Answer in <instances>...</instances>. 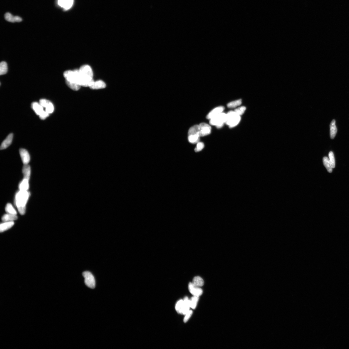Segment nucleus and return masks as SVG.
<instances>
[{
  "instance_id": "nucleus-9",
  "label": "nucleus",
  "mask_w": 349,
  "mask_h": 349,
  "mask_svg": "<svg viewBox=\"0 0 349 349\" xmlns=\"http://www.w3.org/2000/svg\"><path fill=\"white\" fill-rule=\"evenodd\" d=\"M19 151L23 163L24 165L28 164L30 160V157L28 151L22 148Z\"/></svg>"
},
{
  "instance_id": "nucleus-38",
  "label": "nucleus",
  "mask_w": 349,
  "mask_h": 349,
  "mask_svg": "<svg viewBox=\"0 0 349 349\" xmlns=\"http://www.w3.org/2000/svg\"><path fill=\"white\" fill-rule=\"evenodd\" d=\"M49 114L44 110L39 115V117L41 119L44 120L48 117V116H49Z\"/></svg>"
},
{
  "instance_id": "nucleus-29",
  "label": "nucleus",
  "mask_w": 349,
  "mask_h": 349,
  "mask_svg": "<svg viewBox=\"0 0 349 349\" xmlns=\"http://www.w3.org/2000/svg\"><path fill=\"white\" fill-rule=\"evenodd\" d=\"M183 300L181 299L178 301L176 303L175 309L177 313L182 314L183 306Z\"/></svg>"
},
{
  "instance_id": "nucleus-19",
  "label": "nucleus",
  "mask_w": 349,
  "mask_h": 349,
  "mask_svg": "<svg viewBox=\"0 0 349 349\" xmlns=\"http://www.w3.org/2000/svg\"><path fill=\"white\" fill-rule=\"evenodd\" d=\"M330 137L331 139H333L335 136L337 132V129L335 125V120H333L331 123L330 125Z\"/></svg>"
},
{
  "instance_id": "nucleus-7",
  "label": "nucleus",
  "mask_w": 349,
  "mask_h": 349,
  "mask_svg": "<svg viewBox=\"0 0 349 349\" xmlns=\"http://www.w3.org/2000/svg\"><path fill=\"white\" fill-rule=\"evenodd\" d=\"M63 76L66 79V80L71 82L77 83L76 74L74 71L68 70L66 71L64 73Z\"/></svg>"
},
{
  "instance_id": "nucleus-5",
  "label": "nucleus",
  "mask_w": 349,
  "mask_h": 349,
  "mask_svg": "<svg viewBox=\"0 0 349 349\" xmlns=\"http://www.w3.org/2000/svg\"><path fill=\"white\" fill-rule=\"evenodd\" d=\"M199 127L200 137H204L211 134L212 128L209 125L204 123H201L199 125Z\"/></svg>"
},
{
  "instance_id": "nucleus-15",
  "label": "nucleus",
  "mask_w": 349,
  "mask_h": 349,
  "mask_svg": "<svg viewBox=\"0 0 349 349\" xmlns=\"http://www.w3.org/2000/svg\"><path fill=\"white\" fill-rule=\"evenodd\" d=\"M14 224V221L3 222L0 225V231L2 232L7 230L11 228Z\"/></svg>"
},
{
  "instance_id": "nucleus-31",
  "label": "nucleus",
  "mask_w": 349,
  "mask_h": 349,
  "mask_svg": "<svg viewBox=\"0 0 349 349\" xmlns=\"http://www.w3.org/2000/svg\"><path fill=\"white\" fill-rule=\"evenodd\" d=\"M241 103V100L239 99L229 103H228L227 105L228 107L229 108H234L237 107L239 106L240 105Z\"/></svg>"
},
{
  "instance_id": "nucleus-27",
  "label": "nucleus",
  "mask_w": 349,
  "mask_h": 349,
  "mask_svg": "<svg viewBox=\"0 0 349 349\" xmlns=\"http://www.w3.org/2000/svg\"><path fill=\"white\" fill-rule=\"evenodd\" d=\"M8 68L7 64L5 61H2L0 64V74L4 75L7 73Z\"/></svg>"
},
{
  "instance_id": "nucleus-36",
  "label": "nucleus",
  "mask_w": 349,
  "mask_h": 349,
  "mask_svg": "<svg viewBox=\"0 0 349 349\" xmlns=\"http://www.w3.org/2000/svg\"><path fill=\"white\" fill-rule=\"evenodd\" d=\"M192 313L193 312L191 310H189V311L186 313L185 315V316L184 317L183 320L184 323H186L189 321V320L192 315Z\"/></svg>"
},
{
  "instance_id": "nucleus-1",
  "label": "nucleus",
  "mask_w": 349,
  "mask_h": 349,
  "mask_svg": "<svg viewBox=\"0 0 349 349\" xmlns=\"http://www.w3.org/2000/svg\"><path fill=\"white\" fill-rule=\"evenodd\" d=\"M30 193L28 191H19L16 193L14 203L19 212L22 215L25 214L26 212V205L28 201Z\"/></svg>"
},
{
  "instance_id": "nucleus-12",
  "label": "nucleus",
  "mask_w": 349,
  "mask_h": 349,
  "mask_svg": "<svg viewBox=\"0 0 349 349\" xmlns=\"http://www.w3.org/2000/svg\"><path fill=\"white\" fill-rule=\"evenodd\" d=\"M14 135L11 133L9 134L7 137L2 142L1 146V150H3L8 147L12 143Z\"/></svg>"
},
{
  "instance_id": "nucleus-18",
  "label": "nucleus",
  "mask_w": 349,
  "mask_h": 349,
  "mask_svg": "<svg viewBox=\"0 0 349 349\" xmlns=\"http://www.w3.org/2000/svg\"><path fill=\"white\" fill-rule=\"evenodd\" d=\"M22 173H23L24 179L29 180L31 174V169L30 166L27 165H24L22 168Z\"/></svg>"
},
{
  "instance_id": "nucleus-26",
  "label": "nucleus",
  "mask_w": 349,
  "mask_h": 349,
  "mask_svg": "<svg viewBox=\"0 0 349 349\" xmlns=\"http://www.w3.org/2000/svg\"><path fill=\"white\" fill-rule=\"evenodd\" d=\"M199 297L193 296L190 300V308L194 309L197 306L199 300Z\"/></svg>"
},
{
  "instance_id": "nucleus-6",
  "label": "nucleus",
  "mask_w": 349,
  "mask_h": 349,
  "mask_svg": "<svg viewBox=\"0 0 349 349\" xmlns=\"http://www.w3.org/2000/svg\"><path fill=\"white\" fill-rule=\"evenodd\" d=\"M188 288L189 292L193 296L199 297L202 295L203 293L202 289L194 286L192 283H189Z\"/></svg>"
},
{
  "instance_id": "nucleus-3",
  "label": "nucleus",
  "mask_w": 349,
  "mask_h": 349,
  "mask_svg": "<svg viewBox=\"0 0 349 349\" xmlns=\"http://www.w3.org/2000/svg\"><path fill=\"white\" fill-rule=\"evenodd\" d=\"M226 119V114L222 113L210 119V124L215 125L217 128H221L225 123Z\"/></svg>"
},
{
  "instance_id": "nucleus-35",
  "label": "nucleus",
  "mask_w": 349,
  "mask_h": 349,
  "mask_svg": "<svg viewBox=\"0 0 349 349\" xmlns=\"http://www.w3.org/2000/svg\"><path fill=\"white\" fill-rule=\"evenodd\" d=\"M204 147V145L202 142H199L197 143V146L195 149L196 152L201 151Z\"/></svg>"
},
{
  "instance_id": "nucleus-11",
  "label": "nucleus",
  "mask_w": 349,
  "mask_h": 349,
  "mask_svg": "<svg viewBox=\"0 0 349 349\" xmlns=\"http://www.w3.org/2000/svg\"><path fill=\"white\" fill-rule=\"evenodd\" d=\"M224 110V107L222 106H219L218 107L213 109L211 112H209L207 115V118L210 120L212 118L215 117V116L223 112V111Z\"/></svg>"
},
{
  "instance_id": "nucleus-24",
  "label": "nucleus",
  "mask_w": 349,
  "mask_h": 349,
  "mask_svg": "<svg viewBox=\"0 0 349 349\" xmlns=\"http://www.w3.org/2000/svg\"><path fill=\"white\" fill-rule=\"evenodd\" d=\"M200 137L199 134L189 135H188V140L190 143L197 144L199 142Z\"/></svg>"
},
{
  "instance_id": "nucleus-14",
  "label": "nucleus",
  "mask_w": 349,
  "mask_h": 349,
  "mask_svg": "<svg viewBox=\"0 0 349 349\" xmlns=\"http://www.w3.org/2000/svg\"><path fill=\"white\" fill-rule=\"evenodd\" d=\"M31 107L37 115L39 116L44 110L39 103L34 102L32 103Z\"/></svg>"
},
{
  "instance_id": "nucleus-8",
  "label": "nucleus",
  "mask_w": 349,
  "mask_h": 349,
  "mask_svg": "<svg viewBox=\"0 0 349 349\" xmlns=\"http://www.w3.org/2000/svg\"><path fill=\"white\" fill-rule=\"evenodd\" d=\"M80 72L82 75L90 77L93 78V73L92 70L89 66L88 65H84L81 67L79 70Z\"/></svg>"
},
{
  "instance_id": "nucleus-33",
  "label": "nucleus",
  "mask_w": 349,
  "mask_h": 349,
  "mask_svg": "<svg viewBox=\"0 0 349 349\" xmlns=\"http://www.w3.org/2000/svg\"><path fill=\"white\" fill-rule=\"evenodd\" d=\"M45 111L47 112L48 114H51L52 113L54 110V107L52 103L50 102L49 103L45 108Z\"/></svg>"
},
{
  "instance_id": "nucleus-13",
  "label": "nucleus",
  "mask_w": 349,
  "mask_h": 349,
  "mask_svg": "<svg viewBox=\"0 0 349 349\" xmlns=\"http://www.w3.org/2000/svg\"><path fill=\"white\" fill-rule=\"evenodd\" d=\"M5 18L6 21L11 22H19L22 21V18L18 16H14L10 13H6L5 15Z\"/></svg>"
},
{
  "instance_id": "nucleus-4",
  "label": "nucleus",
  "mask_w": 349,
  "mask_h": 349,
  "mask_svg": "<svg viewBox=\"0 0 349 349\" xmlns=\"http://www.w3.org/2000/svg\"><path fill=\"white\" fill-rule=\"evenodd\" d=\"M83 276L85 278L86 285L90 288H94L95 286V281L93 274L89 271H85L83 273Z\"/></svg>"
},
{
  "instance_id": "nucleus-30",
  "label": "nucleus",
  "mask_w": 349,
  "mask_h": 349,
  "mask_svg": "<svg viewBox=\"0 0 349 349\" xmlns=\"http://www.w3.org/2000/svg\"><path fill=\"white\" fill-rule=\"evenodd\" d=\"M199 125H195L191 127L189 129L188 132V135L199 134Z\"/></svg>"
},
{
  "instance_id": "nucleus-37",
  "label": "nucleus",
  "mask_w": 349,
  "mask_h": 349,
  "mask_svg": "<svg viewBox=\"0 0 349 349\" xmlns=\"http://www.w3.org/2000/svg\"><path fill=\"white\" fill-rule=\"evenodd\" d=\"M50 101L45 99H41L40 100L39 103L43 108H45Z\"/></svg>"
},
{
  "instance_id": "nucleus-23",
  "label": "nucleus",
  "mask_w": 349,
  "mask_h": 349,
  "mask_svg": "<svg viewBox=\"0 0 349 349\" xmlns=\"http://www.w3.org/2000/svg\"><path fill=\"white\" fill-rule=\"evenodd\" d=\"M323 164L326 170H327L328 172L329 173H331L332 172L333 168L329 158L327 157H324L323 158Z\"/></svg>"
},
{
  "instance_id": "nucleus-20",
  "label": "nucleus",
  "mask_w": 349,
  "mask_h": 349,
  "mask_svg": "<svg viewBox=\"0 0 349 349\" xmlns=\"http://www.w3.org/2000/svg\"><path fill=\"white\" fill-rule=\"evenodd\" d=\"M18 219L17 215L6 213L2 216V220L3 222H12Z\"/></svg>"
},
{
  "instance_id": "nucleus-21",
  "label": "nucleus",
  "mask_w": 349,
  "mask_h": 349,
  "mask_svg": "<svg viewBox=\"0 0 349 349\" xmlns=\"http://www.w3.org/2000/svg\"><path fill=\"white\" fill-rule=\"evenodd\" d=\"M194 286L197 287H201L204 284V281L201 277L199 276L193 278L192 282Z\"/></svg>"
},
{
  "instance_id": "nucleus-16",
  "label": "nucleus",
  "mask_w": 349,
  "mask_h": 349,
  "mask_svg": "<svg viewBox=\"0 0 349 349\" xmlns=\"http://www.w3.org/2000/svg\"><path fill=\"white\" fill-rule=\"evenodd\" d=\"M183 300V306L181 314L185 315L190 310V300L187 297H185Z\"/></svg>"
},
{
  "instance_id": "nucleus-22",
  "label": "nucleus",
  "mask_w": 349,
  "mask_h": 349,
  "mask_svg": "<svg viewBox=\"0 0 349 349\" xmlns=\"http://www.w3.org/2000/svg\"><path fill=\"white\" fill-rule=\"evenodd\" d=\"M19 190L21 191H28L29 189V180L24 179L19 185Z\"/></svg>"
},
{
  "instance_id": "nucleus-2",
  "label": "nucleus",
  "mask_w": 349,
  "mask_h": 349,
  "mask_svg": "<svg viewBox=\"0 0 349 349\" xmlns=\"http://www.w3.org/2000/svg\"><path fill=\"white\" fill-rule=\"evenodd\" d=\"M241 116L238 115L234 111H230L226 114V119L225 123L229 125V128L234 127L237 125L240 122Z\"/></svg>"
},
{
  "instance_id": "nucleus-17",
  "label": "nucleus",
  "mask_w": 349,
  "mask_h": 349,
  "mask_svg": "<svg viewBox=\"0 0 349 349\" xmlns=\"http://www.w3.org/2000/svg\"><path fill=\"white\" fill-rule=\"evenodd\" d=\"M106 87L105 83L102 80H98L94 82L89 87L92 89H103Z\"/></svg>"
},
{
  "instance_id": "nucleus-28",
  "label": "nucleus",
  "mask_w": 349,
  "mask_h": 349,
  "mask_svg": "<svg viewBox=\"0 0 349 349\" xmlns=\"http://www.w3.org/2000/svg\"><path fill=\"white\" fill-rule=\"evenodd\" d=\"M67 85L70 88L74 90H78L80 89V86L79 84L75 82H71L66 80Z\"/></svg>"
},
{
  "instance_id": "nucleus-32",
  "label": "nucleus",
  "mask_w": 349,
  "mask_h": 349,
  "mask_svg": "<svg viewBox=\"0 0 349 349\" xmlns=\"http://www.w3.org/2000/svg\"><path fill=\"white\" fill-rule=\"evenodd\" d=\"M328 156L329 158L330 161V162L332 167L333 169L335 167V164L334 154L333 152L330 151L329 152Z\"/></svg>"
},
{
  "instance_id": "nucleus-10",
  "label": "nucleus",
  "mask_w": 349,
  "mask_h": 349,
  "mask_svg": "<svg viewBox=\"0 0 349 349\" xmlns=\"http://www.w3.org/2000/svg\"><path fill=\"white\" fill-rule=\"evenodd\" d=\"M74 0H58V4L65 10H67L72 7Z\"/></svg>"
},
{
  "instance_id": "nucleus-25",
  "label": "nucleus",
  "mask_w": 349,
  "mask_h": 349,
  "mask_svg": "<svg viewBox=\"0 0 349 349\" xmlns=\"http://www.w3.org/2000/svg\"><path fill=\"white\" fill-rule=\"evenodd\" d=\"M5 211L9 214L17 215V212L11 203H8L5 207Z\"/></svg>"
},
{
  "instance_id": "nucleus-34",
  "label": "nucleus",
  "mask_w": 349,
  "mask_h": 349,
  "mask_svg": "<svg viewBox=\"0 0 349 349\" xmlns=\"http://www.w3.org/2000/svg\"><path fill=\"white\" fill-rule=\"evenodd\" d=\"M246 110V108L245 107L241 106L235 109L234 111L238 115L241 116L244 114Z\"/></svg>"
}]
</instances>
